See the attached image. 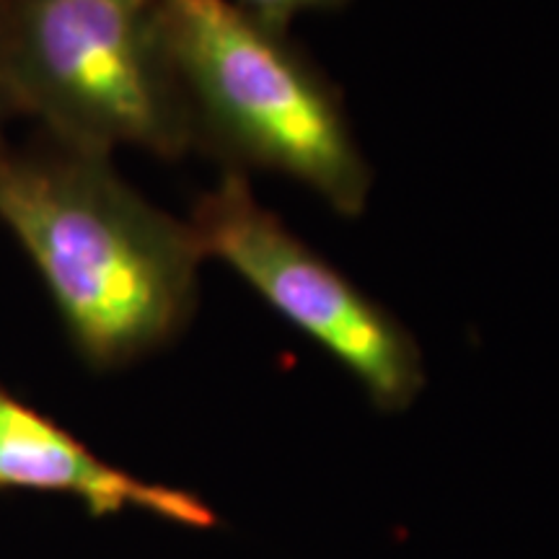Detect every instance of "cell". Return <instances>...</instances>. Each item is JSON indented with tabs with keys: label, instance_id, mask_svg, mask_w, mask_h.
I'll return each instance as SVG.
<instances>
[{
	"label": "cell",
	"instance_id": "obj_1",
	"mask_svg": "<svg viewBox=\"0 0 559 559\" xmlns=\"http://www.w3.org/2000/svg\"><path fill=\"white\" fill-rule=\"evenodd\" d=\"M0 223L16 236L91 368L130 366L192 317L200 264L190 221L140 198L109 158L0 151Z\"/></svg>",
	"mask_w": 559,
	"mask_h": 559
},
{
	"label": "cell",
	"instance_id": "obj_2",
	"mask_svg": "<svg viewBox=\"0 0 559 559\" xmlns=\"http://www.w3.org/2000/svg\"><path fill=\"white\" fill-rule=\"evenodd\" d=\"M153 11L192 111L215 135L342 215L366 210L370 169L337 96L275 29L230 0H153Z\"/></svg>",
	"mask_w": 559,
	"mask_h": 559
},
{
	"label": "cell",
	"instance_id": "obj_3",
	"mask_svg": "<svg viewBox=\"0 0 559 559\" xmlns=\"http://www.w3.org/2000/svg\"><path fill=\"white\" fill-rule=\"evenodd\" d=\"M0 60L13 111L39 117L66 151L174 158L190 145L192 104L153 5L26 0L0 34Z\"/></svg>",
	"mask_w": 559,
	"mask_h": 559
},
{
	"label": "cell",
	"instance_id": "obj_4",
	"mask_svg": "<svg viewBox=\"0 0 559 559\" xmlns=\"http://www.w3.org/2000/svg\"><path fill=\"white\" fill-rule=\"evenodd\" d=\"M190 226L205 260L234 270L324 347L376 407L402 412L417 400L425 366L415 337L264 207L241 171H228L202 194Z\"/></svg>",
	"mask_w": 559,
	"mask_h": 559
},
{
	"label": "cell",
	"instance_id": "obj_5",
	"mask_svg": "<svg viewBox=\"0 0 559 559\" xmlns=\"http://www.w3.org/2000/svg\"><path fill=\"white\" fill-rule=\"evenodd\" d=\"M0 489L60 495L94 519L143 510L177 526H215L213 508L187 489L156 485L96 456L73 432L0 383Z\"/></svg>",
	"mask_w": 559,
	"mask_h": 559
},
{
	"label": "cell",
	"instance_id": "obj_6",
	"mask_svg": "<svg viewBox=\"0 0 559 559\" xmlns=\"http://www.w3.org/2000/svg\"><path fill=\"white\" fill-rule=\"evenodd\" d=\"M239 9L247 11L251 19H257L267 29H280L293 16L304 11L326 9V5H337L340 0H239Z\"/></svg>",
	"mask_w": 559,
	"mask_h": 559
},
{
	"label": "cell",
	"instance_id": "obj_7",
	"mask_svg": "<svg viewBox=\"0 0 559 559\" xmlns=\"http://www.w3.org/2000/svg\"><path fill=\"white\" fill-rule=\"evenodd\" d=\"M9 111H13V104H11V96H9V88H5V75H3V60H0V130H3V120ZM3 132H0V151H3Z\"/></svg>",
	"mask_w": 559,
	"mask_h": 559
},
{
	"label": "cell",
	"instance_id": "obj_8",
	"mask_svg": "<svg viewBox=\"0 0 559 559\" xmlns=\"http://www.w3.org/2000/svg\"><path fill=\"white\" fill-rule=\"evenodd\" d=\"M122 3H128V5H135V9H151V5H153V0H122Z\"/></svg>",
	"mask_w": 559,
	"mask_h": 559
}]
</instances>
